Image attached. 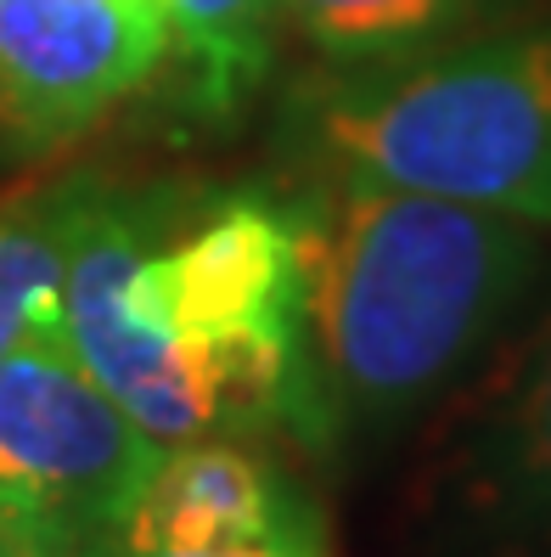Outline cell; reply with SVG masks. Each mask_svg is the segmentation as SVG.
<instances>
[{"instance_id":"52a82bcc","label":"cell","mask_w":551,"mask_h":557,"mask_svg":"<svg viewBox=\"0 0 551 557\" xmlns=\"http://www.w3.org/2000/svg\"><path fill=\"white\" fill-rule=\"evenodd\" d=\"M444 490L478 530L551 541V315L467 406Z\"/></svg>"},{"instance_id":"9c48e42d","label":"cell","mask_w":551,"mask_h":557,"mask_svg":"<svg viewBox=\"0 0 551 557\" xmlns=\"http://www.w3.org/2000/svg\"><path fill=\"white\" fill-rule=\"evenodd\" d=\"M276 0H170L175 51L198 74V96L209 108H231L265 74Z\"/></svg>"},{"instance_id":"6da1fadb","label":"cell","mask_w":551,"mask_h":557,"mask_svg":"<svg viewBox=\"0 0 551 557\" xmlns=\"http://www.w3.org/2000/svg\"><path fill=\"white\" fill-rule=\"evenodd\" d=\"M62 338L158 445L259 429L304 400L299 220L237 198L147 248V214L90 191Z\"/></svg>"},{"instance_id":"ba28073f","label":"cell","mask_w":551,"mask_h":557,"mask_svg":"<svg viewBox=\"0 0 551 557\" xmlns=\"http://www.w3.org/2000/svg\"><path fill=\"white\" fill-rule=\"evenodd\" d=\"M85 198L90 186H62L51 198L0 203V355L62 333V282Z\"/></svg>"},{"instance_id":"7c38bea8","label":"cell","mask_w":551,"mask_h":557,"mask_svg":"<svg viewBox=\"0 0 551 557\" xmlns=\"http://www.w3.org/2000/svg\"><path fill=\"white\" fill-rule=\"evenodd\" d=\"M0 557H62L51 541H40L35 530H23V523L0 518Z\"/></svg>"},{"instance_id":"277c9868","label":"cell","mask_w":551,"mask_h":557,"mask_svg":"<svg viewBox=\"0 0 551 557\" xmlns=\"http://www.w3.org/2000/svg\"><path fill=\"white\" fill-rule=\"evenodd\" d=\"M129 411L85 372L62 333L0 355V518L62 557H96L147 479L152 456Z\"/></svg>"},{"instance_id":"4fadbf2b","label":"cell","mask_w":551,"mask_h":557,"mask_svg":"<svg viewBox=\"0 0 551 557\" xmlns=\"http://www.w3.org/2000/svg\"><path fill=\"white\" fill-rule=\"evenodd\" d=\"M158 7H170V0H158Z\"/></svg>"},{"instance_id":"30bf717a","label":"cell","mask_w":551,"mask_h":557,"mask_svg":"<svg viewBox=\"0 0 551 557\" xmlns=\"http://www.w3.org/2000/svg\"><path fill=\"white\" fill-rule=\"evenodd\" d=\"M467 0H276L299 35L338 62H377L416 51Z\"/></svg>"},{"instance_id":"5b68a950","label":"cell","mask_w":551,"mask_h":557,"mask_svg":"<svg viewBox=\"0 0 551 557\" xmlns=\"http://www.w3.org/2000/svg\"><path fill=\"white\" fill-rule=\"evenodd\" d=\"M170 51L158 0H0V136L68 141L136 96Z\"/></svg>"},{"instance_id":"3957f363","label":"cell","mask_w":551,"mask_h":557,"mask_svg":"<svg viewBox=\"0 0 551 557\" xmlns=\"http://www.w3.org/2000/svg\"><path fill=\"white\" fill-rule=\"evenodd\" d=\"M343 181L551 225V23L377 57L321 108Z\"/></svg>"},{"instance_id":"5bb4252c","label":"cell","mask_w":551,"mask_h":557,"mask_svg":"<svg viewBox=\"0 0 551 557\" xmlns=\"http://www.w3.org/2000/svg\"><path fill=\"white\" fill-rule=\"evenodd\" d=\"M546 546H551V541H546Z\"/></svg>"},{"instance_id":"8fae6325","label":"cell","mask_w":551,"mask_h":557,"mask_svg":"<svg viewBox=\"0 0 551 557\" xmlns=\"http://www.w3.org/2000/svg\"><path fill=\"white\" fill-rule=\"evenodd\" d=\"M96 557H124L113 546H102ZM164 557H327L321 541H276V546H237V552H164Z\"/></svg>"},{"instance_id":"7a4b0ae2","label":"cell","mask_w":551,"mask_h":557,"mask_svg":"<svg viewBox=\"0 0 551 557\" xmlns=\"http://www.w3.org/2000/svg\"><path fill=\"white\" fill-rule=\"evenodd\" d=\"M540 265L529 220L343 181L299 214L304 406L395 429L456 377Z\"/></svg>"},{"instance_id":"8992f818","label":"cell","mask_w":551,"mask_h":557,"mask_svg":"<svg viewBox=\"0 0 551 557\" xmlns=\"http://www.w3.org/2000/svg\"><path fill=\"white\" fill-rule=\"evenodd\" d=\"M276 541H321V518L265 456L242 450L237 440L164 445L113 530V552L124 557L237 552Z\"/></svg>"}]
</instances>
